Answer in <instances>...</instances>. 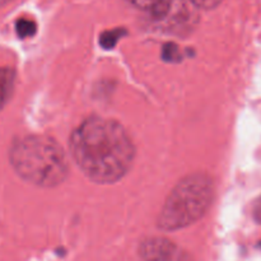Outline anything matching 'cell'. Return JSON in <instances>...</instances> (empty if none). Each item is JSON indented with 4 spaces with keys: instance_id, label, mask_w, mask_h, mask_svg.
Here are the masks:
<instances>
[{
    "instance_id": "cell-5",
    "label": "cell",
    "mask_w": 261,
    "mask_h": 261,
    "mask_svg": "<svg viewBox=\"0 0 261 261\" xmlns=\"http://www.w3.org/2000/svg\"><path fill=\"white\" fill-rule=\"evenodd\" d=\"M138 9L147 12L152 18L165 22L186 17V0H130Z\"/></svg>"
},
{
    "instance_id": "cell-3",
    "label": "cell",
    "mask_w": 261,
    "mask_h": 261,
    "mask_svg": "<svg viewBox=\"0 0 261 261\" xmlns=\"http://www.w3.org/2000/svg\"><path fill=\"white\" fill-rule=\"evenodd\" d=\"M214 196L213 182L203 173L188 176L171 191L161 209L158 227L177 231L195 223L208 212Z\"/></svg>"
},
{
    "instance_id": "cell-10",
    "label": "cell",
    "mask_w": 261,
    "mask_h": 261,
    "mask_svg": "<svg viewBox=\"0 0 261 261\" xmlns=\"http://www.w3.org/2000/svg\"><path fill=\"white\" fill-rule=\"evenodd\" d=\"M195 8H201V9H214L218 7L223 0H189Z\"/></svg>"
},
{
    "instance_id": "cell-8",
    "label": "cell",
    "mask_w": 261,
    "mask_h": 261,
    "mask_svg": "<svg viewBox=\"0 0 261 261\" xmlns=\"http://www.w3.org/2000/svg\"><path fill=\"white\" fill-rule=\"evenodd\" d=\"M15 31H17V35L20 38H30L37 31V25L33 20L25 19V18H20L15 23Z\"/></svg>"
},
{
    "instance_id": "cell-6",
    "label": "cell",
    "mask_w": 261,
    "mask_h": 261,
    "mask_svg": "<svg viewBox=\"0 0 261 261\" xmlns=\"http://www.w3.org/2000/svg\"><path fill=\"white\" fill-rule=\"evenodd\" d=\"M15 86V71L10 68H0V110L8 103Z\"/></svg>"
},
{
    "instance_id": "cell-12",
    "label": "cell",
    "mask_w": 261,
    "mask_h": 261,
    "mask_svg": "<svg viewBox=\"0 0 261 261\" xmlns=\"http://www.w3.org/2000/svg\"><path fill=\"white\" fill-rule=\"evenodd\" d=\"M12 2V0H0V8L5 7L7 4H9V3Z\"/></svg>"
},
{
    "instance_id": "cell-4",
    "label": "cell",
    "mask_w": 261,
    "mask_h": 261,
    "mask_svg": "<svg viewBox=\"0 0 261 261\" xmlns=\"http://www.w3.org/2000/svg\"><path fill=\"white\" fill-rule=\"evenodd\" d=\"M139 254L143 261H190L177 245L162 237H150L143 241Z\"/></svg>"
},
{
    "instance_id": "cell-1",
    "label": "cell",
    "mask_w": 261,
    "mask_h": 261,
    "mask_svg": "<svg viewBox=\"0 0 261 261\" xmlns=\"http://www.w3.org/2000/svg\"><path fill=\"white\" fill-rule=\"evenodd\" d=\"M70 153L89 180L112 184L129 172L134 162L135 147L119 122L89 117L71 134Z\"/></svg>"
},
{
    "instance_id": "cell-7",
    "label": "cell",
    "mask_w": 261,
    "mask_h": 261,
    "mask_svg": "<svg viewBox=\"0 0 261 261\" xmlns=\"http://www.w3.org/2000/svg\"><path fill=\"white\" fill-rule=\"evenodd\" d=\"M124 35H126V31L122 30V28L106 31V32L102 33L101 37H99V43H101L102 47L106 48V50H111L112 47H115V45L119 42V40Z\"/></svg>"
},
{
    "instance_id": "cell-11",
    "label": "cell",
    "mask_w": 261,
    "mask_h": 261,
    "mask_svg": "<svg viewBox=\"0 0 261 261\" xmlns=\"http://www.w3.org/2000/svg\"><path fill=\"white\" fill-rule=\"evenodd\" d=\"M252 217L256 223L261 224V196L255 200L254 206H252Z\"/></svg>"
},
{
    "instance_id": "cell-2",
    "label": "cell",
    "mask_w": 261,
    "mask_h": 261,
    "mask_svg": "<svg viewBox=\"0 0 261 261\" xmlns=\"http://www.w3.org/2000/svg\"><path fill=\"white\" fill-rule=\"evenodd\" d=\"M9 160L15 172L40 188H54L68 177V158L53 138L25 135L12 144Z\"/></svg>"
},
{
    "instance_id": "cell-13",
    "label": "cell",
    "mask_w": 261,
    "mask_h": 261,
    "mask_svg": "<svg viewBox=\"0 0 261 261\" xmlns=\"http://www.w3.org/2000/svg\"><path fill=\"white\" fill-rule=\"evenodd\" d=\"M260 246H261V244H260Z\"/></svg>"
},
{
    "instance_id": "cell-9",
    "label": "cell",
    "mask_w": 261,
    "mask_h": 261,
    "mask_svg": "<svg viewBox=\"0 0 261 261\" xmlns=\"http://www.w3.org/2000/svg\"><path fill=\"white\" fill-rule=\"evenodd\" d=\"M162 59L168 63H178L182 60V55L180 53V47L175 43H166L162 50Z\"/></svg>"
}]
</instances>
